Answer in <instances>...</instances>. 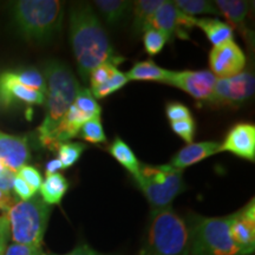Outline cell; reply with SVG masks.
Wrapping results in <instances>:
<instances>
[{"mask_svg": "<svg viewBox=\"0 0 255 255\" xmlns=\"http://www.w3.org/2000/svg\"><path fill=\"white\" fill-rule=\"evenodd\" d=\"M30 157L27 137L9 135L0 130V162L11 173L17 174L19 169L26 165Z\"/></svg>", "mask_w": 255, "mask_h": 255, "instance_id": "15", "label": "cell"}, {"mask_svg": "<svg viewBox=\"0 0 255 255\" xmlns=\"http://www.w3.org/2000/svg\"><path fill=\"white\" fill-rule=\"evenodd\" d=\"M170 127L171 130H173L177 136H180L184 142H187L188 144L193 143L194 136H195L196 131V126L193 117L188 120L178 121V122H170Z\"/></svg>", "mask_w": 255, "mask_h": 255, "instance_id": "32", "label": "cell"}, {"mask_svg": "<svg viewBox=\"0 0 255 255\" xmlns=\"http://www.w3.org/2000/svg\"><path fill=\"white\" fill-rule=\"evenodd\" d=\"M12 190L14 191L19 201H27L36 195V191L32 189L25 181L21 180L18 175H14L13 181H12Z\"/></svg>", "mask_w": 255, "mask_h": 255, "instance_id": "35", "label": "cell"}, {"mask_svg": "<svg viewBox=\"0 0 255 255\" xmlns=\"http://www.w3.org/2000/svg\"><path fill=\"white\" fill-rule=\"evenodd\" d=\"M165 114L170 122H178V121L191 119V113L188 107L182 103H178V102H169L165 107Z\"/></svg>", "mask_w": 255, "mask_h": 255, "instance_id": "34", "label": "cell"}, {"mask_svg": "<svg viewBox=\"0 0 255 255\" xmlns=\"http://www.w3.org/2000/svg\"><path fill=\"white\" fill-rule=\"evenodd\" d=\"M173 2L182 13L193 18L200 14H220L214 2L208 0H176Z\"/></svg>", "mask_w": 255, "mask_h": 255, "instance_id": "24", "label": "cell"}, {"mask_svg": "<svg viewBox=\"0 0 255 255\" xmlns=\"http://www.w3.org/2000/svg\"><path fill=\"white\" fill-rule=\"evenodd\" d=\"M229 151L238 157L254 162L255 127L251 123H239L229 130L225 141L220 144V152Z\"/></svg>", "mask_w": 255, "mask_h": 255, "instance_id": "14", "label": "cell"}, {"mask_svg": "<svg viewBox=\"0 0 255 255\" xmlns=\"http://www.w3.org/2000/svg\"><path fill=\"white\" fill-rule=\"evenodd\" d=\"M210 72L216 78H229L244 71L246 56L234 40L214 46L209 53Z\"/></svg>", "mask_w": 255, "mask_h": 255, "instance_id": "11", "label": "cell"}, {"mask_svg": "<svg viewBox=\"0 0 255 255\" xmlns=\"http://www.w3.org/2000/svg\"><path fill=\"white\" fill-rule=\"evenodd\" d=\"M254 73L242 71L229 78H218L208 103L223 107H240L253 96Z\"/></svg>", "mask_w": 255, "mask_h": 255, "instance_id": "8", "label": "cell"}, {"mask_svg": "<svg viewBox=\"0 0 255 255\" xmlns=\"http://www.w3.org/2000/svg\"><path fill=\"white\" fill-rule=\"evenodd\" d=\"M46 94L25 87L17 81L13 71L0 73V107L7 108L17 104L43 105Z\"/></svg>", "mask_w": 255, "mask_h": 255, "instance_id": "12", "label": "cell"}, {"mask_svg": "<svg viewBox=\"0 0 255 255\" xmlns=\"http://www.w3.org/2000/svg\"><path fill=\"white\" fill-rule=\"evenodd\" d=\"M117 70H119L117 66H115L110 63H104L102 64V65L97 66L95 70H92L90 76H89V82H90L91 90L102 87L104 83H107L111 77H113Z\"/></svg>", "mask_w": 255, "mask_h": 255, "instance_id": "31", "label": "cell"}, {"mask_svg": "<svg viewBox=\"0 0 255 255\" xmlns=\"http://www.w3.org/2000/svg\"><path fill=\"white\" fill-rule=\"evenodd\" d=\"M220 152V143L214 141L190 143L183 146L180 151H177L171 158L170 165L176 169H186L190 165H194L210 156Z\"/></svg>", "mask_w": 255, "mask_h": 255, "instance_id": "16", "label": "cell"}, {"mask_svg": "<svg viewBox=\"0 0 255 255\" xmlns=\"http://www.w3.org/2000/svg\"><path fill=\"white\" fill-rule=\"evenodd\" d=\"M138 255H190L187 223L171 207L151 213Z\"/></svg>", "mask_w": 255, "mask_h": 255, "instance_id": "4", "label": "cell"}, {"mask_svg": "<svg viewBox=\"0 0 255 255\" xmlns=\"http://www.w3.org/2000/svg\"><path fill=\"white\" fill-rule=\"evenodd\" d=\"M9 240V225L6 215H0V255H4Z\"/></svg>", "mask_w": 255, "mask_h": 255, "instance_id": "37", "label": "cell"}, {"mask_svg": "<svg viewBox=\"0 0 255 255\" xmlns=\"http://www.w3.org/2000/svg\"><path fill=\"white\" fill-rule=\"evenodd\" d=\"M196 26L206 33L207 38L213 46L221 45L228 40H233L234 30L227 23L213 18H201L196 19Z\"/></svg>", "mask_w": 255, "mask_h": 255, "instance_id": "20", "label": "cell"}, {"mask_svg": "<svg viewBox=\"0 0 255 255\" xmlns=\"http://www.w3.org/2000/svg\"><path fill=\"white\" fill-rule=\"evenodd\" d=\"M14 175L15 174L11 173V171H9L8 169L5 167V165L2 164L1 162H0V178H2V177H11V176H14Z\"/></svg>", "mask_w": 255, "mask_h": 255, "instance_id": "42", "label": "cell"}, {"mask_svg": "<svg viewBox=\"0 0 255 255\" xmlns=\"http://www.w3.org/2000/svg\"><path fill=\"white\" fill-rule=\"evenodd\" d=\"M15 175H18L21 180L25 181L36 193L39 190L41 183H43V177H41L40 171L37 168L32 167V165H24V167L19 169Z\"/></svg>", "mask_w": 255, "mask_h": 255, "instance_id": "33", "label": "cell"}, {"mask_svg": "<svg viewBox=\"0 0 255 255\" xmlns=\"http://www.w3.org/2000/svg\"><path fill=\"white\" fill-rule=\"evenodd\" d=\"M170 70L163 69L156 65L152 60L136 63L131 69L126 73L128 81L138 82H161L167 83Z\"/></svg>", "mask_w": 255, "mask_h": 255, "instance_id": "19", "label": "cell"}, {"mask_svg": "<svg viewBox=\"0 0 255 255\" xmlns=\"http://www.w3.org/2000/svg\"><path fill=\"white\" fill-rule=\"evenodd\" d=\"M12 18L25 39L49 43L62 31L64 6L58 0H19L12 4Z\"/></svg>", "mask_w": 255, "mask_h": 255, "instance_id": "3", "label": "cell"}, {"mask_svg": "<svg viewBox=\"0 0 255 255\" xmlns=\"http://www.w3.org/2000/svg\"><path fill=\"white\" fill-rule=\"evenodd\" d=\"M109 152L123 168L127 169V171H129V173L132 175L133 177L138 175L141 163H139V161L137 159L136 155L133 154L131 148H130L123 139H121L120 137H116L109 146Z\"/></svg>", "mask_w": 255, "mask_h": 255, "instance_id": "23", "label": "cell"}, {"mask_svg": "<svg viewBox=\"0 0 255 255\" xmlns=\"http://www.w3.org/2000/svg\"><path fill=\"white\" fill-rule=\"evenodd\" d=\"M231 234L241 255H250L255 248L254 200L241 210L232 214Z\"/></svg>", "mask_w": 255, "mask_h": 255, "instance_id": "13", "label": "cell"}, {"mask_svg": "<svg viewBox=\"0 0 255 255\" xmlns=\"http://www.w3.org/2000/svg\"><path fill=\"white\" fill-rule=\"evenodd\" d=\"M128 82L129 81H128L126 73L121 72L120 70H117L113 77H111L107 83H104L102 87L94 89V90H90V91L96 100H103V98H107L108 96L113 95L116 91L121 90V89H122Z\"/></svg>", "mask_w": 255, "mask_h": 255, "instance_id": "29", "label": "cell"}, {"mask_svg": "<svg viewBox=\"0 0 255 255\" xmlns=\"http://www.w3.org/2000/svg\"><path fill=\"white\" fill-rule=\"evenodd\" d=\"M52 206L46 205L40 196L27 201H15L6 213L9 225V239L13 244L41 247Z\"/></svg>", "mask_w": 255, "mask_h": 255, "instance_id": "6", "label": "cell"}, {"mask_svg": "<svg viewBox=\"0 0 255 255\" xmlns=\"http://www.w3.org/2000/svg\"><path fill=\"white\" fill-rule=\"evenodd\" d=\"M13 73L17 81L25 87L33 89V90L40 91L46 94V81L44 75L39 70L34 68L13 70Z\"/></svg>", "mask_w": 255, "mask_h": 255, "instance_id": "27", "label": "cell"}, {"mask_svg": "<svg viewBox=\"0 0 255 255\" xmlns=\"http://www.w3.org/2000/svg\"><path fill=\"white\" fill-rule=\"evenodd\" d=\"M46 255H58V254H46ZM63 255H107V254H102L100 252L95 251L94 248H91L90 246H88V245L85 244H79L78 246L73 248L70 253L63 254Z\"/></svg>", "mask_w": 255, "mask_h": 255, "instance_id": "39", "label": "cell"}, {"mask_svg": "<svg viewBox=\"0 0 255 255\" xmlns=\"http://www.w3.org/2000/svg\"><path fill=\"white\" fill-rule=\"evenodd\" d=\"M163 2L164 0H138L132 2V27L136 34L148 30L152 15Z\"/></svg>", "mask_w": 255, "mask_h": 255, "instance_id": "22", "label": "cell"}, {"mask_svg": "<svg viewBox=\"0 0 255 255\" xmlns=\"http://www.w3.org/2000/svg\"><path fill=\"white\" fill-rule=\"evenodd\" d=\"M43 75L46 81V110L45 119L38 128V132L44 146L72 105L81 85L69 66L59 60H49L44 66Z\"/></svg>", "mask_w": 255, "mask_h": 255, "instance_id": "2", "label": "cell"}, {"mask_svg": "<svg viewBox=\"0 0 255 255\" xmlns=\"http://www.w3.org/2000/svg\"><path fill=\"white\" fill-rule=\"evenodd\" d=\"M85 149H87V145L79 142L62 143L57 148V154H58L57 159L60 162L63 169L71 168L79 161Z\"/></svg>", "mask_w": 255, "mask_h": 255, "instance_id": "25", "label": "cell"}, {"mask_svg": "<svg viewBox=\"0 0 255 255\" xmlns=\"http://www.w3.org/2000/svg\"><path fill=\"white\" fill-rule=\"evenodd\" d=\"M69 189V181L60 173L46 175L39 188L40 197L46 205L55 206L62 202Z\"/></svg>", "mask_w": 255, "mask_h": 255, "instance_id": "18", "label": "cell"}, {"mask_svg": "<svg viewBox=\"0 0 255 255\" xmlns=\"http://www.w3.org/2000/svg\"><path fill=\"white\" fill-rule=\"evenodd\" d=\"M214 5L219 9L220 13L227 18L229 24H232L231 26L233 30L237 28L245 37L250 34L246 27V18L248 11H250V2L242 1V0H216Z\"/></svg>", "mask_w": 255, "mask_h": 255, "instance_id": "17", "label": "cell"}, {"mask_svg": "<svg viewBox=\"0 0 255 255\" xmlns=\"http://www.w3.org/2000/svg\"><path fill=\"white\" fill-rule=\"evenodd\" d=\"M79 135L84 141L92 144H101V143L107 142V136L102 126L101 117H94L83 124Z\"/></svg>", "mask_w": 255, "mask_h": 255, "instance_id": "28", "label": "cell"}, {"mask_svg": "<svg viewBox=\"0 0 255 255\" xmlns=\"http://www.w3.org/2000/svg\"><path fill=\"white\" fill-rule=\"evenodd\" d=\"M232 214L223 218L191 215L187 225L191 255H241L231 234Z\"/></svg>", "mask_w": 255, "mask_h": 255, "instance_id": "5", "label": "cell"}, {"mask_svg": "<svg viewBox=\"0 0 255 255\" xmlns=\"http://www.w3.org/2000/svg\"><path fill=\"white\" fill-rule=\"evenodd\" d=\"M14 176L11 177H2L0 178V189L11 191L12 190V181H13Z\"/></svg>", "mask_w": 255, "mask_h": 255, "instance_id": "41", "label": "cell"}, {"mask_svg": "<svg viewBox=\"0 0 255 255\" xmlns=\"http://www.w3.org/2000/svg\"><path fill=\"white\" fill-rule=\"evenodd\" d=\"M167 43V37L156 28H148L143 32V45L148 55H158Z\"/></svg>", "mask_w": 255, "mask_h": 255, "instance_id": "30", "label": "cell"}, {"mask_svg": "<svg viewBox=\"0 0 255 255\" xmlns=\"http://www.w3.org/2000/svg\"><path fill=\"white\" fill-rule=\"evenodd\" d=\"M70 40L79 75L85 83L97 66L110 63L117 66L124 58L117 56L109 37L91 5L78 2L70 9Z\"/></svg>", "mask_w": 255, "mask_h": 255, "instance_id": "1", "label": "cell"}, {"mask_svg": "<svg viewBox=\"0 0 255 255\" xmlns=\"http://www.w3.org/2000/svg\"><path fill=\"white\" fill-rule=\"evenodd\" d=\"M72 104L90 120L94 119V117H101L102 108L97 103L96 98L92 96L90 89H79L78 94L76 96Z\"/></svg>", "mask_w": 255, "mask_h": 255, "instance_id": "26", "label": "cell"}, {"mask_svg": "<svg viewBox=\"0 0 255 255\" xmlns=\"http://www.w3.org/2000/svg\"><path fill=\"white\" fill-rule=\"evenodd\" d=\"M4 255H46L41 247L31 246V245L11 244L6 248Z\"/></svg>", "mask_w": 255, "mask_h": 255, "instance_id": "36", "label": "cell"}, {"mask_svg": "<svg viewBox=\"0 0 255 255\" xmlns=\"http://www.w3.org/2000/svg\"><path fill=\"white\" fill-rule=\"evenodd\" d=\"M194 26H196V18L182 13L173 1H164L152 15L148 28H156L170 41L175 38L189 39L188 30Z\"/></svg>", "mask_w": 255, "mask_h": 255, "instance_id": "9", "label": "cell"}, {"mask_svg": "<svg viewBox=\"0 0 255 255\" xmlns=\"http://www.w3.org/2000/svg\"><path fill=\"white\" fill-rule=\"evenodd\" d=\"M63 167L62 164H60V162L58 159L55 158V159H51L46 163V167H45V173L46 175H52V174H56L58 173L59 170H62Z\"/></svg>", "mask_w": 255, "mask_h": 255, "instance_id": "40", "label": "cell"}, {"mask_svg": "<svg viewBox=\"0 0 255 255\" xmlns=\"http://www.w3.org/2000/svg\"><path fill=\"white\" fill-rule=\"evenodd\" d=\"M135 180L150 203L151 213L170 207L175 197L186 189L183 170L171 167L170 164H141Z\"/></svg>", "mask_w": 255, "mask_h": 255, "instance_id": "7", "label": "cell"}, {"mask_svg": "<svg viewBox=\"0 0 255 255\" xmlns=\"http://www.w3.org/2000/svg\"><path fill=\"white\" fill-rule=\"evenodd\" d=\"M17 201L14 196H12L11 191H6L0 189V212L2 214H6L8 212V209L14 205V202Z\"/></svg>", "mask_w": 255, "mask_h": 255, "instance_id": "38", "label": "cell"}, {"mask_svg": "<svg viewBox=\"0 0 255 255\" xmlns=\"http://www.w3.org/2000/svg\"><path fill=\"white\" fill-rule=\"evenodd\" d=\"M96 7L108 24L119 25L128 17L132 2L127 0H96Z\"/></svg>", "mask_w": 255, "mask_h": 255, "instance_id": "21", "label": "cell"}, {"mask_svg": "<svg viewBox=\"0 0 255 255\" xmlns=\"http://www.w3.org/2000/svg\"><path fill=\"white\" fill-rule=\"evenodd\" d=\"M216 81L218 78L209 70H199V71L186 70V71H170L165 84L181 89L196 101L208 103L214 91Z\"/></svg>", "mask_w": 255, "mask_h": 255, "instance_id": "10", "label": "cell"}]
</instances>
